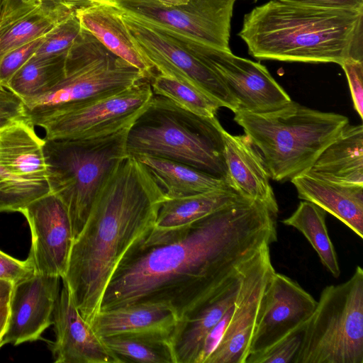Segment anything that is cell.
Instances as JSON below:
<instances>
[{"instance_id": "cell-23", "label": "cell", "mask_w": 363, "mask_h": 363, "mask_svg": "<svg viewBox=\"0 0 363 363\" xmlns=\"http://www.w3.org/2000/svg\"><path fill=\"white\" fill-rule=\"evenodd\" d=\"M27 116L0 128V166L11 176L47 182L43 146Z\"/></svg>"}, {"instance_id": "cell-24", "label": "cell", "mask_w": 363, "mask_h": 363, "mask_svg": "<svg viewBox=\"0 0 363 363\" xmlns=\"http://www.w3.org/2000/svg\"><path fill=\"white\" fill-rule=\"evenodd\" d=\"M291 182L300 199L322 208L363 238V186L342 184L299 174Z\"/></svg>"}, {"instance_id": "cell-8", "label": "cell", "mask_w": 363, "mask_h": 363, "mask_svg": "<svg viewBox=\"0 0 363 363\" xmlns=\"http://www.w3.org/2000/svg\"><path fill=\"white\" fill-rule=\"evenodd\" d=\"M147 79L136 67L112 53L90 33L82 31L67 52L57 83L23 101L26 112H37L91 99Z\"/></svg>"}, {"instance_id": "cell-35", "label": "cell", "mask_w": 363, "mask_h": 363, "mask_svg": "<svg viewBox=\"0 0 363 363\" xmlns=\"http://www.w3.org/2000/svg\"><path fill=\"white\" fill-rule=\"evenodd\" d=\"M45 37L18 47L2 57L0 60V86L6 88L13 74L33 55Z\"/></svg>"}, {"instance_id": "cell-16", "label": "cell", "mask_w": 363, "mask_h": 363, "mask_svg": "<svg viewBox=\"0 0 363 363\" xmlns=\"http://www.w3.org/2000/svg\"><path fill=\"white\" fill-rule=\"evenodd\" d=\"M60 279L35 273L13 285L2 338L5 344L18 345L41 339L42 333L52 324Z\"/></svg>"}, {"instance_id": "cell-14", "label": "cell", "mask_w": 363, "mask_h": 363, "mask_svg": "<svg viewBox=\"0 0 363 363\" xmlns=\"http://www.w3.org/2000/svg\"><path fill=\"white\" fill-rule=\"evenodd\" d=\"M316 304L296 281L275 271L263 294L249 354L260 352L304 327Z\"/></svg>"}, {"instance_id": "cell-15", "label": "cell", "mask_w": 363, "mask_h": 363, "mask_svg": "<svg viewBox=\"0 0 363 363\" xmlns=\"http://www.w3.org/2000/svg\"><path fill=\"white\" fill-rule=\"evenodd\" d=\"M274 272L269 245H265L249 262L244 275L238 311L206 363L245 362L259 314L263 294Z\"/></svg>"}, {"instance_id": "cell-47", "label": "cell", "mask_w": 363, "mask_h": 363, "mask_svg": "<svg viewBox=\"0 0 363 363\" xmlns=\"http://www.w3.org/2000/svg\"><path fill=\"white\" fill-rule=\"evenodd\" d=\"M257 0H254V1H257Z\"/></svg>"}, {"instance_id": "cell-39", "label": "cell", "mask_w": 363, "mask_h": 363, "mask_svg": "<svg viewBox=\"0 0 363 363\" xmlns=\"http://www.w3.org/2000/svg\"><path fill=\"white\" fill-rule=\"evenodd\" d=\"M321 6L363 10V0H292Z\"/></svg>"}, {"instance_id": "cell-28", "label": "cell", "mask_w": 363, "mask_h": 363, "mask_svg": "<svg viewBox=\"0 0 363 363\" xmlns=\"http://www.w3.org/2000/svg\"><path fill=\"white\" fill-rule=\"evenodd\" d=\"M170 333L147 331L101 337L123 362L175 363Z\"/></svg>"}, {"instance_id": "cell-40", "label": "cell", "mask_w": 363, "mask_h": 363, "mask_svg": "<svg viewBox=\"0 0 363 363\" xmlns=\"http://www.w3.org/2000/svg\"><path fill=\"white\" fill-rule=\"evenodd\" d=\"M31 1H40L47 6L57 5L63 2L70 1L69 0H5L4 13L12 10L23 3Z\"/></svg>"}, {"instance_id": "cell-26", "label": "cell", "mask_w": 363, "mask_h": 363, "mask_svg": "<svg viewBox=\"0 0 363 363\" xmlns=\"http://www.w3.org/2000/svg\"><path fill=\"white\" fill-rule=\"evenodd\" d=\"M177 322L174 312L164 304L137 303L99 311L90 325L103 337L147 331L172 333Z\"/></svg>"}, {"instance_id": "cell-41", "label": "cell", "mask_w": 363, "mask_h": 363, "mask_svg": "<svg viewBox=\"0 0 363 363\" xmlns=\"http://www.w3.org/2000/svg\"><path fill=\"white\" fill-rule=\"evenodd\" d=\"M13 284L9 281L0 279V306L9 303Z\"/></svg>"}, {"instance_id": "cell-7", "label": "cell", "mask_w": 363, "mask_h": 363, "mask_svg": "<svg viewBox=\"0 0 363 363\" xmlns=\"http://www.w3.org/2000/svg\"><path fill=\"white\" fill-rule=\"evenodd\" d=\"M294 363H363V269L325 287L306 322Z\"/></svg>"}, {"instance_id": "cell-30", "label": "cell", "mask_w": 363, "mask_h": 363, "mask_svg": "<svg viewBox=\"0 0 363 363\" xmlns=\"http://www.w3.org/2000/svg\"><path fill=\"white\" fill-rule=\"evenodd\" d=\"M65 54L57 58H38L33 55L13 74L6 89L23 102L47 91L62 77Z\"/></svg>"}, {"instance_id": "cell-6", "label": "cell", "mask_w": 363, "mask_h": 363, "mask_svg": "<svg viewBox=\"0 0 363 363\" xmlns=\"http://www.w3.org/2000/svg\"><path fill=\"white\" fill-rule=\"evenodd\" d=\"M129 127L89 138L44 139L50 193L67 209L73 240L83 228L103 182L115 165L128 155Z\"/></svg>"}, {"instance_id": "cell-29", "label": "cell", "mask_w": 363, "mask_h": 363, "mask_svg": "<svg viewBox=\"0 0 363 363\" xmlns=\"http://www.w3.org/2000/svg\"><path fill=\"white\" fill-rule=\"evenodd\" d=\"M326 213L315 203L303 201L281 223L300 231L317 252L323 265L334 277L337 278L340 269L335 247L328 235L325 223Z\"/></svg>"}, {"instance_id": "cell-17", "label": "cell", "mask_w": 363, "mask_h": 363, "mask_svg": "<svg viewBox=\"0 0 363 363\" xmlns=\"http://www.w3.org/2000/svg\"><path fill=\"white\" fill-rule=\"evenodd\" d=\"M62 288L53 313L55 340L50 342L55 363H122L80 314L70 290Z\"/></svg>"}, {"instance_id": "cell-19", "label": "cell", "mask_w": 363, "mask_h": 363, "mask_svg": "<svg viewBox=\"0 0 363 363\" xmlns=\"http://www.w3.org/2000/svg\"><path fill=\"white\" fill-rule=\"evenodd\" d=\"M250 259L199 311L177 322L171 335L175 363H196L208 334L236 303L240 293L244 274Z\"/></svg>"}, {"instance_id": "cell-45", "label": "cell", "mask_w": 363, "mask_h": 363, "mask_svg": "<svg viewBox=\"0 0 363 363\" xmlns=\"http://www.w3.org/2000/svg\"><path fill=\"white\" fill-rule=\"evenodd\" d=\"M5 6V0H0V19L3 15Z\"/></svg>"}, {"instance_id": "cell-2", "label": "cell", "mask_w": 363, "mask_h": 363, "mask_svg": "<svg viewBox=\"0 0 363 363\" xmlns=\"http://www.w3.org/2000/svg\"><path fill=\"white\" fill-rule=\"evenodd\" d=\"M164 193L147 169L127 155L106 177L85 224L73 240L64 279L91 323L122 262L152 230Z\"/></svg>"}, {"instance_id": "cell-48", "label": "cell", "mask_w": 363, "mask_h": 363, "mask_svg": "<svg viewBox=\"0 0 363 363\" xmlns=\"http://www.w3.org/2000/svg\"><path fill=\"white\" fill-rule=\"evenodd\" d=\"M0 87H1V86H0Z\"/></svg>"}, {"instance_id": "cell-25", "label": "cell", "mask_w": 363, "mask_h": 363, "mask_svg": "<svg viewBox=\"0 0 363 363\" xmlns=\"http://www.w3.org/2000/svg\"><path fill=\"white\" fill-rule=\"evenodd\" d=\"M342 184L363 186V126L349 123L306 172Z\"/></svg>"}, {"instance_id": "cell-32", "label": "cell", "mask_w": 363, "mask_h": 363, "mask_svg": "<svg viewBox=\"0 0 363 363\" xmlns=\"http://www.w3.org/2000/svg\"><path fill=\"white\" fill-rule=\"evenodd\" d=\"M49 193L47 182H29L16 179L0 166V213L20 212L33 201Z\"/></svg>"}, {"instance_id": "cell-31", "label": "cell", "mask_w": 363, "mask_h": 363, "mask_svg": "<svg viewBox=\"0 0 363 363\" xmlns=\"http://www.w3.org/2000/svg\"><path fill=\"white\" fill-rule=\"evenodd\" d=\"M150 83L153 94L167 98L195 114L214 118L220 108L218 103L203 92L160 73L155 72Z\"/></svg>"}, {"instance_id": "cell-37", "label": "cell", "mask_w": 363, "mask_h": 363, "mask_svg": "<svg viewBox=\"0 0 363 363\" xmlns=\"http://www.w3.org/2000/svg\"><path fill=\"white\" fill-rule=\"evenodd\" d=\"M35 274L28 259L19 260L0 250V279L13 285Z\"/></svg>"}, {"instance_id": "cell-5", "label": "cell", "mask_w": 363, "mask_h": 363, "mask_svg": "<svg viewBox=\"0 0 363 363\" xmlns=\"http://www.w3.org/2000/svg\"><path fill=\"white\" fill-rule=\"evenodd\" d=\"M223 130L216 117L195 114L153 94L128 128L127 154L181 162L226 182Z\"/></svg>"}, {"instance_id": "cell-13", "label": "cell", "mask_w": 363, "mask_h": 363, "mask_svg": "<svg viewBox=\"0 0 363 363\" xmlns=\"http://www.w3.org/2000/svg\"><path fill=\"white\" fill-rule=\"evenodd\" d=\"M20 213L26 218L30 230L31 246L27 259L35 273L63 278L73 242L65 206L49 193L27 205Z\"/></svg>"}, {"instance_id": "cell-9", "label": "cell", "mask_w": 363, "mask_h": 363, "mask_svg": "<svg viewBox=\"0 0 363 363\" xmlns=\"http://www.w3.org/2000/svg\"><path fill=\"white\" fill-rule=\"evenodd\" d=\"M153 96L150 79L111 94L76 104L26 112L45 139H80L110 134L129 127Z\"/></svg>"}, {"instance_id": "cell-36", "label": "cell", "mask_w": 363, "mask_h": 363, "mask_svg": "<svg viewBox=\"0 0 363 363\" xmlns=\"http://www.w3.org/2000/svg\"><path fill=\"white\" fill-rule=\"evenodd\" d=\"M340 66L343 69L350 86L354 107L359 116L363 117V60L348 58Z\"/></svg>"}, {"instance_id": "cell-12", "label": "cell", "mask_w": 363, "mask_h": 363, "mask_svg": "<svg viewBox=\"0 0 363 363\" xmlns=\"http://www.w3.org/2000/svg\"><path fill=\"white\" fill-rule=\"evenodd\" d=\"M201 56L224 82L236 100L238 110L268 112L292 101L259 62L235 55L230 50L210 46L204 48Z\"/></svg>"}, {"instance_id": "cell-10", "label": "cell", "mask_w": 363, "mask_h": 363, "mask_svg": "<svg viewBox=\"0 0 363 363\" xmlns=\"http://www.w3.org/2000/svg\"><path fill=\"white\" fill-rule=\"evenodd\" d=\"M235 1L191 0L173 7L163 6L156 0H116L106 4L182 42L230 50Z\"/></svg>"}, {"instance_id": "cell-38", "label": "cell", "mask_w": 363, "mask_h": 363, "mask_svg": "<svg viewBox=\"0 0 363 363\" xmlns=\"http://www.w3.org/2000/svg\"><path fill=\"white\" fill-rule=\"evenodd\" d=\"M27 116L23 101L5 87H0V128Z\"/></svg>"}, {"instance_id": "cell-43", "label": "cell", "mask_w": 363, "mask_h": 363, "mask_svg": "<svg viewBox=\"0 0 363 363\" xmlns=\"http://www.w3.org/2000/svg\"><path fill=\"white\" fill-rule=\"evenodd\" d=\"M160 4L166 7L178 6L188 4L191 0H156Z\"/></svg>"}, {"instance_id": "cell-1", "label": "cell", "mask_w": 363, "mask_h": 363, "mask_svg": "<svg viewBox=\"0 0 363 363\" xmlns=\"http://www.w3.org/2000/svg\"><path fill=\"white\" fill-rule=\"evenodd\" d=\"M277 217L264 203L242 196L173 240L141 244L115 272L100 311L158 303L178 321L190 317L260 249L277 241Z\"/></svg>"}, {"instance_id": "cell-27", "label": "cell", "mask_w": 363, "mask_h": 363, "mask_svg": "<svg viewBox=\"0 0 363 363\" xmlns=\"http://www.w3.org/2000/svg\"><path fill=\"white\" fill-rule=\"evenodd\" d=\"M136 158L147 169L167 199L229 187L224 179L181 162L149 156Z\"/></svg>"}, {"instance_id": "cell-11", "label": "cell", "mask_w": 363, "mask_h": 363, "mask_svg": "<svg viewBox=\"0 0 363 363\" xmlns=\"http://www.w3.org/2000/svg\"><path fill=\"white\" fill-rule=\"evenodd\" d=\"M118 11L140 51L157 73L203 92L220 107L233 113L238 110L224 82L196 50L200 43L185 44Z\"/></svg>"}, {"instance_id": "cell-44", "label": "cell", "mask_w": 363, "mask_h": 363, "mask_svg": "<svg viewBox=\"0 0 363 363\" xmlns=\"http://www.w3.org/2000/svg\"><path fill=\"white\" fill-rule=\"evenodd\" d=\"M70 1L76 3L77 5L83 4L89 2H102V3H108L116 0H69Z\"/></svg>"}, {"instance_id": "cell-22", "label": "cell", "mask_w": 363, "mask_h": 363, "mask_svg": "<svg viewBox=\"0 0 363 363\" xmlns=\"http://www.w3.org/2000/svg\"><path fill=\"white\" fill-rule=\"evenodd\" d=\"M77 6L72 1L47 6L31 1L4 13L0 19V60L16 48L48 35L75 12Z\"/></svg>"}, {"instance_id": "cell-3", "label": "cell", "mask_w": 363, "mask_h": 363, "mask_svg": "<svg viewBox=\"0 0 363 363\" xmlns=\"http://www.w3.org/2000/svg\"><path fill=\"white\" fill-rule=\"evenodd\" d=\"M259 60L340 64L363 60V10L270 0L245 14L238 33Z\"/></svg>"}, {"instance_id": "cell-18", "label": "cell", "mask_w": 363, "mask_h": 363, "mask_svg": "<svg viewBox=\"0 0 363 363\" xmlns=\"http://www.w3.org/2000/svg\"><path fill=\"white\" fill-rule=\"evenodd\" d=\"M223 138L228 186L242 196L264 203L277 216L278 203L258 148L246 134L232 135L224 129Z\"/></svg>"}, {"instance_id": "cell-20", "label": "cell", "mask_w": 363, "mask_h": 363, "mask_svg": "<svg viewBox=\"0 0 363 363\" xmlns=\"http://www.w3.org/2000/svg\"><path fill=\"white\" fill-rule=\"evenodd\" d=\"M240 196L230 187H226L184 197L165 198L154 228L143 244H161L173 240L197 220L232 203Z\"/></svg>"}, {"instance_id": "cell-33", "label": "cell", "mask_w": 363, "mask_h": 363, "mask_svg": "<svg viewBox=\"0 0 363 363\" xmlns=\"http://www.w3.org/2000/svg\"><path fill=\"white\" fill-rule=\"evenodd\" d=\"M82 31L75 12L48 35L33 54L38 58H57L67 53Z\"/></svg>"}, {"instance_id": "cell-34", "label": "cell", "mask_w": 363, "mask_h": 363, "mask_svg": "<svg viewBox=\"0 0 363 363\" xmlns=\"http://www.w3.org/2000/svg\"><path fill=\"white\" fill-rule=\"evenodd\" d=\"M303 329L292 332L260 352L249 354L245 363H294L301 346Z\"/></svg>"}, {"instance_id": "cell-4", "label": "cell", "mask_w": 363, "mask_h": 363, "mask_svg": "<svg viewBox=\"0 0 363 363\" xmlns=\"http://www.w3.org/2000/svg\"><path fill=\"white\" fill-rule=\"evenodd\" d=\"M234 113V121L261 152L270 179L279 182L306 172L349 123L343 115L293 101L272 111Z\"/></svg>"}, {"instance_id": "cell-21", "label": "cell", "mask_w": 363, "mask_h": 363, "mask_svg": "<svg viewBox=\"0 0 363 363\" xmlns=\"http://www.w3.org/2000/svg\"><path fill=\"white\" fill-rule=\"evenodd\" d=\"M75 14L83 29L90 33L114 55L139 69L147 79L155 73L144 57L114 6L102 2L79 4Z\"/></svg>"}, {"instance_id": "cell-42", "label": "cell", "mask_w": 363, "mask_h": 363, "mask_svg": "<svg viewBox=\"0 0 363 363\" xmlns=\"http://www.w3.org/2000/svg\"><path fill=\"white\" fill-rule=\"evenodd\" d=\"M9 315V304L0 306V340L6 332Z\"/></svg>"}, {"instance_id": "cell-46", "label": "cell", "mask_w": 363, "mask_h": 363, "mask_svg": "<svg viewBox=\"0 0 363 363\" xmlns=\"http://www.w3.org/2000/svg\"><path fill=\"white\" fill-rule=\"evenodd\" d=\"M5 345L4 342L3 341V340H0V348L4 346Z\"/></svg>"}]
</instances>
